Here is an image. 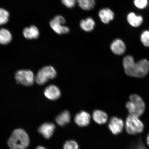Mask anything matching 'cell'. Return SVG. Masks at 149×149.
<instances>
[{
    "instance_id": "cell-2",
    "label": "cell",
    "mask_w": 149,
    "mask_h": 149,
    "mask_svg": "<svg viewBox=\"0 0 149 149\" xmlns=\"http://www.w3.org/2000/svg\"><path fill=\"white\" fill-rule=\"evenodd\" d=\"M130 99L126 106L130 114L138 117L141 116L145 109V104L142 99L138 95L134 94L130 96Z\"/></svg>"
},
{
    "instance_id": "cell-1",
    "label": "cell",
    "mask_w": 149,
    "mask_h": 149,
    "mask_svg": "<svg viewBox=\"0 0 149 149\" xmlns=\"http://www.w3.org/2000/svg\"><path fill=\"white\" fill-rule=\"evenodd\" d=\"M7 143L11 149H26L29 144V136L23 129L15 130L9 138Z\"/></svg>"
},
{
    "instance_id": "cell-5",
    "label": "cell",
    "mask_w": 149,
    "mask_h": 149,
    "mask_svg": "<svg viewBox=\"0 0 149 149\" xmlns=\"http://www.w3.org/2000/svg\"><path fill=\"white\" fill-rule=\"evenodd\" d=\"M15 77L17 83L25 86H30L34 82V74L31 70H19L16 72Z\"/></svg>"
},
{
    "instance_id": "cell-8",
    "label": "cell",
    "mask_w": 149,
    "mask_h": 149,
    "mask_svg": "<svg viewBox=\"0 0 149 149\" xmlns=\"http://www.w3.org/2000/svg\"><path fill=\"white\" fill-rule=\"evenodd\" d=\"M136 63L134 59L132 56H126L124 58L123 65L127 75L134 77Z\"/></svg>"
},
{
    "instance_id": "cell-17",
    "label": "cell",
    "mask_w": 149,
    "mask_h": 149,
    "mask_svg": "<svg viewBox=\"0 0 149 149\" xmlns=\"http://www.w3.org/2000/svg\"><path fill=\"white\" fill-rule=\"evenodd\" d=\"M93 120L98 124H104L107 122V115L103 111L98 110L94 111L93 113Z\"/></svg>"
},
{
    "instance_id": "cell-4",
    "label": "cell",
    "mask_w": 149,
    "mask_h": 149,
    "mask_svg": "<svg viewBox=\"0 0 149 149\" xmlns=\"http://www.w3.org/2000/svg\"><path fill=\"white\" fill-rule=\"evenodd\" d=\"M56 74V72L53 67H44L39 71L36 76V81L38 84L43 85L49 80L55 78Z\"/></svg>"
},
{
    "instance_id": "cell-9",
    "label": "cell",
    "mask_w": 149,
    "mask_h": 149,
    "mask_svg": "<svg viewBox=\"0 0 149 149\" xmlns=\"http://www.w3.org/2000/svg\"><path fill=\"white\" fill-rule=\"evenodd\" d=\"M109 127L113 134L118 135L122 132L123 129V121L118 117H113L110 121Z\"/></svg>"
},
{
    "instance_id": "cell-11",
    "label": "cell",
    "mask_w": 149,
    "mask_h": 149,
    "mask_svg": "<svg viewBox=\"0 0 149 149\" xmlns=\"http://www.w3.org/2000/svg\"><path fill=\"white\" fill-rule=\"evenodd\" d=\"M90 114L84 111H82L77 113L74 118L76 123L80 127L88 125L90 123Z\"/></svg>"
},
{
    "instance_id": "cell-12",
    "label": "cell",
    "mask_w": 149,
    "mask_h": 149,
    "mask_svg": "<svg viewBox=\"0 0 149 149\" xmlns=\"http://www.w3.org/2000/svg\"><path fill=\"white\" fill-rule=\"evenodd\" d=\"M45 95L48 99L56 100L61 95L60 89L55 85H51L47 87L44 91Z\"/></svg>"
},
{
    "instance_id": "cell-28",
    "label": "cell",
    "mask_w": 149,
    "mask_h": 149,
    "mask_svg": "<svg viewBox=\"0 0 149 149\" xmlns=\"http://www.w3.org/2000/svg\"><path fill=\"white\" fill-rule=\"evenodd\" d=\"M146 141L147 144L149 146V133L148 134V136H147L146 138Z\"/></svg>"
},
{
    "instance_id": "cell-24",
    "label": "cell",
    "mask_w": 149,
    "mask_h": 149,
    "mask_svg": "<svg viewBox=\"0 0 149 149\" xmlns=\"http://www.w3.org/2000/svg\"><path fill=\"white\" fill-rule=\"evenodd\" d=\"M79 146L77 143L74 141H66L64 146V149H79Z\"/></svg>"
},
{
    "instance_id": "cell-18",
    "label": "cell",
    "mask_w": 149,
    "mask_h": 149,
    "mask_svg": "<svg viewBox=\"0 0 149 149\" xmlns=\"http://www.w3.org/2000/svg\"><path fill=\"white\" fill-rule=\"evenodd\" d=\"M70 120V113L65 111L58 115L56 118V122L60 126H64L69 123Z\"/></svg>"
},
{
    "instance_id": "cell-14",
    "label": "cell",
    "mask_w": 149,
    "mask_h": 149,
    "mask_svg": "<svg viewBox=\"0 0 149 149\" xmlns=\"http://www.w3.org/2000/svg\"><path fill=\"white\" fill-rule=\"evenodd\" d=\"M99 16L102 23L107 24L113 19L114 15L112 11L107 8L102 9L98 13Z\"/></svg>"
},
{
    "instance_id": "cell-21",
    "label": "cell",
    "mask_w": 149,
    "mask_h": 149,
    "mask_svg": "<svg viewBox=\"0 0 149 149\" xmlns=\"http://www.w3.org/2000/svg\"><path fill=\"white\" fill-rule=\"evenodd\" d=\"M80 8L84 10H89L94 8L95 0H76Z\"/></svg>"
},
{
    "instance_id": "cell-6",
    "label": "cell",
    "mask_w": 149,
    "mask_h": 149,
    "mask_svg": "<svg viewBox=\"0 0 149 149\" xmlns=\"http://www.w3.org/2000/svg\"><path fill=\"white\" fill-rule=\"evenodd\" d=\"M65 22V19L63 16L58 15L51 20L50 24L52 29L58 34H66L69 32L70 29L63 25Z\"/></svg>"
},
{
    "instance_id": "cell-7",
    "label": "cell",
    "mask_w": 149,
    "mask_h": 149,
    "mask_svg": "<svg viewBox=\"0 0 149 149\" xmlns=\"http://www.w3.org/2000/svg\"><path fill=\"white\" fill-rule=\"evenodd\" d=\"M149 72V62L146 59H142L136 63L134 77H144Z\"/></svg>"
},
{
    "instance_id": "cell-15",
    "label": "cell",
    "mask_w": 149,
    "mask_h": 149,
    "mask_svg": "<svg viewBox=\"0 0 149 149\" xmlns=\"http://www.w3.org/2000/svg\"><path fill=\"white\" fill-rule=\"evenodd\" d=\"M23 34L26 38L31 40L38 38L40 35V32L36 26L32 25L29 27L25 28L23 30Z\"/></svg>"
},
{
    "instance_id": "cell-27",
    "label": "cell",
    "mask_w": 149,
    "mask_h": 149,
    "mask_svg": "<svg viewBox=\"0 0 149 149\" xmlns=\"http://www.w3.org/2000/svg\"><path fill=\"white\" fill-rule=\"evenodd\" d=\"M76 0H61V2L68 8H72L76 3Z\"/></svg>"
},
{
    "instance_id": "cell-23",
    "label": "cell",
    "mask_w": 149,
    "mask_h": 149,
    "mask_svg": "<svg viewBox=\"0 0 149 149\" xmlns=\"http://www.w3.org/2000/svg\"><path fill=\"white\" fill-rule=\"evenodd\" d=\"M141 40L143 45L149 47V31H145L141 33Z\"/></svg>"
},
{
    "instance_id": "cell-26",
    "label": "cell",
    "mask_w": 149,
    "mask_h": 149,
    "mask_svg": "<svg viewBox=\"0 0 149 149\" xmlns=\"http://www.w3.org/2000/svg\"><path fill=\"white\" fill-rule=\"evenodd\" d=\"M130 149H147L143 144L141 140L139 139L134 143Z\"/></svg>"
},
{
    "instance_id": "cell-10",
    "label": "cell",
    "mask_w": 149,
    "mask_h": 149,
    "mask_svg": "<svg viewBox=\"0 0 149 149\" xmlns=\"http://www.w3.org/2000/svg\"><path fill=\"white\" fill-rule=\"evenodd\" d=\"M55 128L54 124L50 123H45L40 126L39 133L47 139H49L53 135Z\"/></svg>"
},
{
    "instance_id": "cell-29",
    "label": "cell",
    "mask_w": 149,
    "mask_h": 149,
    "mask_svg": "<svg viewBox=\"0 0 149 149\" xmlns=\"http://www.w3.org/2000/svg\"><path fill=\"white\" fill-rule=\"evenodd\" d=\"M36 149H47L42 146H38L37 147Z\"/></svg>"
},
{
    "instance_id": "cell-20",
    "label": "cell",
    "mask_w": 149,
    "mask_h": 149,
    "mask_svg": "<svg viewBox=\"0 0 149 149\" xmlns=\"http://www.w3.org/2000/svg\"><path fill=\"white\" fill-rule=\"evenodd\" d=\"M12 40V34L8 29L4 28L0 29V44L3 45L8 44Z\"/></svg>"
},
{
    "instance_id": "cell-19",
    "label": "cell",
    "mask_w": 149,
    "mask_h": 149,
    "mask_svg": "<svg viewBox=\"0 0 149 149\" xmlns=\"http://www.w3.org/2000/svg\"><path fill=\"white\" fill-rule=\"evenodd\" d=\"M80 25L83 30L87 32H89L94 29L95 22L92 18L88 17L85 19L81 20L80 22Z\"/></svg>"
},
{
    "instance_id": "cell-3",
    "label": "cell",
    "mask_w": 149,
    "mask_h": 149,
    "mask_svg": "<svg viewBox=\"0 0 149 149\" xmlns=\"http://www.w3.org/2000/svg\"><path fill=\"white\" fill-rule=\"evenodd\" d=\"M125 127L128 134L136 135L142 133L144 129V125L138 117L130 114L126 119Z\"/></svg>"
},
{
    "instance_id": "cell-16",
    "label": "cell",
    "mask_w": 149,
    "mask_h": 149,
    "mask_svg": "<svg viewBox=\"0 0 149 149\" xmlns=\"http://www.w3.org/2000/svg\"><path fill=\"white\" fill-rule=\"evenodd\" d=\"M127 20L130 25L133 27L139 26L142 24L143 19L140 15H137L134 13L131 12L128 15Z\"/></svg>"
},
{
    "instance_id": "cell-25",
    "label": "cell",
    "mask_w": 149,
    "mask_h": 149,
    "mask_svg": "<svg viewBox=\"0 0 149 149\" xmlns=\"http://www.w3.org/2000/svg\"><path fill=\"white\" fill-rule=\"evenodd\" d=\"M134 4L138 8L143 9L148 5V0H134Z\"/></svg>"
},
{
    "instance_id": "cell-13",
    "label": "cell",
    "mask_w": 149,
    "mask_h": 149,
    "mask_svg": "<svg viewBox=\"0 0 149 149\" xmlns=\"http://www.w3.org/2000/svg\"><path fill=\"white\" fill-rule=\"evenodd\" d=\"M111 48L113 53L117 55L123 54L126 51V46L124 42L120 39L113 40L111 45Z\"/></svg>"
},
{
    "instance_id": "cell-22",
    "label": "cell",
    "mask_w": 149,
    "mask_h": 149,
    "mask_svg": "<svg viewBox=\"0 0 149 149\" xmlns=\"http://www.w3.org/2000/svg\"><path fill=\"white\" fill-rule=\"evenodd\" d=\"M9 14L5 9L0 8V25L6 24L9 20Z\"/></svg>"
}]
</instances>
